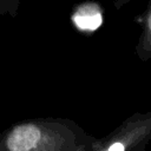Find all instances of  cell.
Segmentation results:
<instances>
[{
	"label": "cell",
	"instance_id": "3",
	"mask_svg": "<svg viewBox=\"0 0 151 151\" xmlns=\"http://www.w3.org/2000/svg\"><path fill=\"white\" fill-rule=\"evenodd\" d=\"M73 21L80 31L93 32L101 25L103 17L98 6L88 4L80 7L76 12V14L73 15Z\"/></svg>",
	"mask_w": 151,
	"mask_h": 151
},
{
	"label": "cell",
	"instance_id": "1",
	"mask_svg": "<svg viewBox=\"0 0 151 151\" xmlns=\"http://www.w3.org/2000/svg\"><path fill=\"white\" fill-rule=\"evenodd\" d=\"M100 138L64 118H33L0 132V151H94Z\"/></svg>",
	"mask_w": 151,
	"mask_h": 151
},
{
	"label": "cell",
	"instance_id": "2",
	"mask_svg": "<svg viewBox=\"0 0 151 151\" xmlns=\"http://www.w3.org/2000/svg\"><path fill=\"white\" fill-rule=\"evenodd\" d=\"M151 142V110L134 112L99 139L94 151H145Z\"/></svg>",
	"mask_w": 151,
	"mask_h": 151
},
{
	"label": "cell",
	"instance_id": "4",
	"mask_svg": "<svg viewBox=\"0 0 151 151\" xmlns=\"http://www.w3.org/2000/svg\"><path fill=\"white\" fill-rule=\"evenodd\" d=\"M136 53L140 60H151V0L143 19V32L136 47Z\"/></svg>",
	"mask_w": 151,
	"mask_h": 151
}]
</instances>
